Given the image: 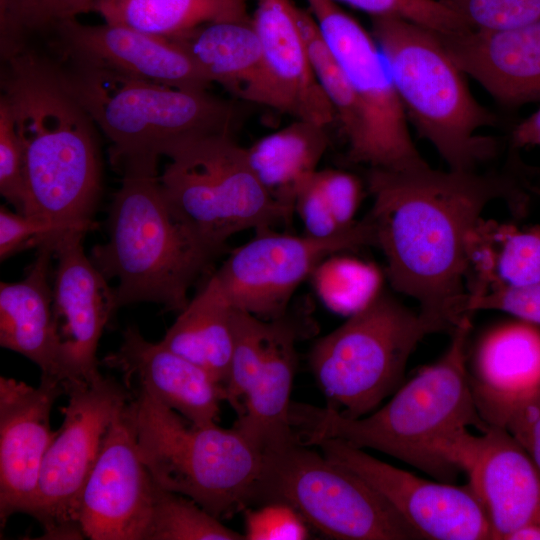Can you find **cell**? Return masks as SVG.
<instances>
[{
    "instance_id": "6da1fadb",
    "label": "cell",
    "mask_w": 540,
    "mask_h": 540,
    "mask_svg": "<svg viewBox=\"0 0 540 540\" xmlns=\"http://www.w3.org/2000/svg\"><path fill=\"white\" fill-rule=\"evenodd\" d=\"M376 247L391 287L418 302L421 314L451 333L469 301L468 238L486 206L502 200L522 215L528 197L514 179L430 165L406 170L368 167Z\"/></svg>"
},
{
    "instance_id": "7a4b0ae2",
    "label": "cell",
    "mask_w": 540,
    "mask_h": 540,
    "mask_svg": "<svg viewBox=\"0 0 540 540\" xmlns=\"http://www.w3.org/2000/svg\"><path fill=\"white\" fill-rule=\"evenodd\" d=\"M2 61L0 98L8 105L24 154L23 214L65 230H93L101 191L95 123L51 57L29 45Z\"/></svg>"
},
{
    "instance_id": "3957f363",
    "label": "cell",
    "mask_w": 540,
    "mask_h": 540,
    "mask_svg": "<svg viewBox=\"0 0 540 540\" xmlns=\"http://www.w3.org/2000/svg\"><path fill=\"white\" fill-rule=\"evenodd\" d=\"M471 328L469 316L450 333L442 357L423 367L369 416L349 418L331 407L291 404L290 421L297 440L313 446L322 439H339L388 454L452 483L459 471L448 462L447 448L468 427L482 432L488 427L470 386L467 350Z\"/></svg>"
},
{
    "instance_id": "277c9868",
    "label": "cell",
    "mask_w": 540,
    "mask_h": 540,
    "mask_svg": "<svg viewBox=\"0 0 540 540\" xmlns=\"http://www.w3.org/2000/svg\"><path fill=\"white\" fill-rule=\"evenodd\" d=\"M159 157L146 152L111 161L122 179L110 207L109 240L89 257L107 280H117V308L153 302L181 312L190 288L217 256L170 208Z\"/></svg>"
},
{
    "instance_id": "5b68a950",
    "label": "cell",
    "mask_w": 540,
    "mask_h": 540,
    "mask_svg": "<svg viewBox=\"0 0 540 540\" xmlns=\"http://www.w3.org/2000/svg\"><path fill=\"white\" fill-rule=\"evenodd\" d=\"M371 24L406 116L449 169L472 171L493 158L496 139L478 132L496 115L472 95L439 33L397 17Z\"/></svg>"
},
{
    "instance_id": "8992f818",
    "label": "cell",
    "mask_w": 540,
    "mask_h": 540,
    "mask_svg": "<svg viewBox=\"0 0 540 540\" xmlns=\"http://www.w3.org/2000/svg\"><path fill=\"white\" fill-rule=\"evenodd\" d=\"M58 58V57H57ZM64 83L111 142L110 160L162 150L206 134H233L241 111L207 90L159 84L103 67L52 58Z\"/></svg>"
},
{
    "instance_id": "52a82bcc",
    "label": "cell",
    "mask_w": 540,
    "mask_h": 540,
    "mask_svg": "<svg viewBox=\"0 0 540 540\" xmlns=\"http://www.w3.org/2000/svg\"><path fill=\"white\" fill-rule=\"evenodd\" d=\"M130 409L141 458L157 484L218 519L244 507L262 451L236 426H188L182 415L144 392H132Z\"/></svg>"
},
{
    "instance_id": "ba28073f",
    "label": "cell",
    "mask_w": 540,
    "mask_h": 540,
    "mask_svg": "<svg viewBox=\"0 0 540 540\" xmlns=\"http://www.w3.org/2000/svg\"><path fill=\"white\" fill-rule=\"evenodd\" d=\"M160 183L175 216L217 255L234 234L271 229L295 213L274 199L233 134L194 136L167 145Z\"/></svg>"
},
{
    "instance_id": "9c48e42d",
    "label": "cell",
    "mask_w": 540,
    "mask_h": 540,
    "mask_svg": "<svg viewBox=\"0 0 540 540\" xmlns=\"http://www.w3.org/2000/svg\"><path fill=\"white\" fill-rule=\"evenodd\" d=\"M441 332L381 289L362 309L318 339L309 353L313 375L331 408L358 418L375 409L403 379L408 359L427 335Z\"/></svg>"
},
{
    "instance_id": "30bf717a",
    "label": "cell",
    "mask_w": 540,
    "mask_h": 540,
    "mask_svg": "<svg viewBox=\"0 0 540 540\" xmlns=\"http://www.w3.org/2000/svg\"><path fill=\"white\" fill-rule=\"evenodd\" d=\"M310 447L295 436L263 450L247 503L287 504L334 539H422L360 476Z\"/></svg>"
},
{
    "instance_id": "8fae6325",
    "label": "cell",
    "mask_w": 540,
    "mask_h": 540,
    "mask_svg": "<svg viewBox=\"0 0 540 540\" xmlns=\"http://www.w3.org/2000/svg\"><path fill=\"white\" fill-rule=\"evenodd\" d=\"M307 3L361 111V135L348 150L347 159L390 170L429 165L413 143L405 110L372 33L332 0Z\"/></svg>"
},
{
    "instance_id": "7c38bea8",
    "label": "cell",
    "mask_w": 540,
    "mask_h": 540,
    "mask_svg": "<svg viewBox=\"0 0 540 540\" xmlns=\"http://www.w3.org/2000/svg\"><path fill=\"white\" fill-rule=\"evenodd\" d=\"M65 394L64 420L46 452L31 512L44 539L85 538L77 519L81 493L111 423L131 399L124 384L102 375L66 385Z\"/></svg>"
},
{
    "instance_id": "4fadbf2b",
    "label": "cell",
    "mask_w": 540,
    "mask_h": 540,
    "mask_svg": "<svg viewBox=\"0 0 540 540\" xmlns=\"http://www.w3.org/2000/svg\"><path fill=\"white\" fill-rule=\"evenodd\" d=\"M366 246H376L366 216L323 238L266 229L234 249L213 275L234 308L272 320L285 315L296 289L329 256Z\"/></svg>"
},
{
    "instance_id": "5bb4252c",
    "label": "cell",
    "mask_w": 540,
    "mask_h": 540,
    "mask_svg": "<svg viewBox=\"0 0 540 540\" xmlns=\"http://www.w3.org/2000/svg\"><path fill=\"white\" fill-rule=\"evenodd\" d=\"M313 446L366 481L422 539H492L486 510L468 483L456 486L420 478L339 439H322Z\"/></svg>"
},
{
    "instance_id": "9a60e30c",
    "label": "cell",
    "mask_w": 540,
    "mask_h": 540,
    "mask_svg": "<svg viewBox=\"0 0 540 540\" xmlns=\"http://www.w3.org/2000/svg\"><path fill=\"white\" fill-rule=\"evenodd\" d=\"M87 232L70 230L43 244L57 264L52 311L64 385L90 382L101 374L96 352L103 329L118 309L115 289L84 252Z\"/></svg>"
},
{
    "instance_id": "2e32d148",
    "label": "cell",
    "mask_w": 540,
    "mask_h": 540,
    "mask_svg": "<svg viewBox=\"0 0 540 540\" xmlns=\"http://www.w3.org/2000/svg\"><path fill=\"white\" fill-rule=\"evenodd\" d=\"M130 400L111 423L81 493L77 519L85 538L147 537L155 480L139 452Z\"/></svg>"
},
{
    "instance_id": "e0dca14e",
    "label": "cell",
    "mask_w": 540,
    "mask_h": 540,
    "mask_svg": "<svg viewBox=\"0 0 540 540\" xmlns=\"http://www.w3.org/2000/svg\"><path fill=\"white\" fill-rule=\"evenodd\" d=\"M447 458L468 476L488 515L492 539L507 540L525 525L540 524V473L507 429L488 426L479 436L466 430L452 442Z\"/></svg>"
},
{
    "instance_id": "ac0fdd59",
    "label": "cell",
    "mask_w": 540,
    "mask_h": 540,
    "mask_svg": "<svg viewBox=\"0 0 540 540\" xmlns=\"http://www.w3.org/2000/svg\"><path fill=\"white\" fill-rule=\"evenodd\" d=\"M51 48L58 58L83 62L159 84L208 90L212 82L178 43L126 26L56 24Z\"/></svg>"
},
{
    "instance_id": "d6986e66",
    "label": "cell",
    "mask_w": 540,
    "mask_h": 540,
    "mask_svg": "<svg viewBox=\"0 0 540 540\" xmlns=\"http://www.w3.org/2000/svg\"><path fill=\"white\" fill-rule=\"evenodd\" d=\"M65 394L61 382L41 377L37 387L0 377V522L31 515L46 452L56 431L50 414Z\"/></svg>"
},
{
    "instance_id": "ffe728a7",
    "label": "cell",
    "mask_w": 540,
    "mask_h": 540,
    "mask_svg": "<svg viewBox=\"0 0 540 540\" xmlns=\"http://www.w3.org/2000/svg\"><path fill=\"white\" fill-rule=\"evenodd\" d=\"M298 8L291 0H256L262 66L249 102L327 127L337 117L314 74Z\"/></svg>"
},
{
    "instance_id": "44dd1931",
    "label": "cell",
    "mask_w": 540,
    "mask_h": 540,
    "mask_svg": "<svg viewBox=\"0 0 540 540\" xmlns=\"http://www.w3.org/2000/svg\"><path fill=\"white\" fill-rule=\"evenodd\" d=\"M100 364L119 371L131 392H144L195 425L216 423L224 386L201 366L146 340L134 326L123 332L117 351Z\"/></svg>"
},
{
    "instance_id": "7402d4cb",
    "label": "cell",
    "mask_w": 540,
    "mask_h": 540,
    "mask_svg": "<svg viewBox=\"0 0 540 540\" xmlns=\"http://www.w3.org/2000/svg\"><path fill=\"white\" fill-rule=\"evenodd\" d=\"M469 380L483 421L503 427L540 390V326L514 318L487 329L474 347Z\"/></svg>"
},
{
    "instance_id": "603a6c76",
    "label": "cell",
    "mask_w": 540,
    "mask_h": 540,
    "mask_svg": "<svg viewBox=\"0 0 540 540\" xmlns=\"http://www.w3.org/2000/svg\"><path fill=\"white\" fill-rule=\"evenodd\" d=\"M439 35L461 71L500 104L540 101V20L506 30Z\"/></svg>"
},
{
    "instance_id": "cb8c5ba5",
    "label": "cell",
    "mask_w": 540,
    "mask_h": 540,
    "mask_svg": "<svg viewBox=\"0 0 540 540\" xmlns=\"http://www.w3.org/2000/svg\"><path fill=\"white\" fill-rule=\"evenodd\" d=\"M53 256L49 245H41L24 279L1 282L0 345L35 363L41 377L62 383L49 283Z\"/></svg>"
},
{
    "instance_id": "d4e9b609",
    "label": "cell",
    "mask_w": 540,
    "mask_h": 540,
    "mask_svg": "<svg viewBox=\"0 0 540 540\" xmlns=\"http://www.w3.org/2000/svg\"><path fill=\"white\" fill-rule=\"evenodd\" d=\"M269 322L262 368L244 398L235 425L261 451L295 438L290 421V394L297 332L285 315Z\"/></svg>"
},
{
    "instance_id": "484cf974",
    "label": "cell",
    "mask_w": 540,
    "mask_h": 540,
    "mask_svg": "<svg viewBox=\"0 0 540 540\" xmlns=\"http://www.w3.org/2000/svg\"><path fill=\"white\" fill-rule=\"evenodd\" d=\"M169 39L185 49L212 83L249 101L262 66L261 44L252 17L205 24Z\"/></svg>"
},
{
    "instance_id": "4316f807",
    "label": "cell",
    "mask_w": 540,
    "mask_h": 540,
    "mask_svg": "<svg viewBox=\"0 0 540 540\" xmlns=\"http://www.w3.org/2000/svg\"><path fill=\"white\" fill-rule=\"evenodd\" d=\"M233 306L212 275L160 341L224 386L233 349Z\"/></svg>"
},
{
    "instance_id": "83f0119b",
    "label": "cell",
    "mask_w": 540,
    "mask_h": 540,
    "mask_svg": "<svg viewBox=\"0 0 540 540\" xmlns=\"http://www.w3.org/2000/svg\"><path fill=\"white\" fill-rule=\"evenodd\" d=\"M329 144L326 126L295 119L246 148L249 163L269 194L295 212L301 187L318 170Z\"/></svg>"
},
{
    "instance_id": "f1b7e54d",
    "label": "cell",
    "mask_w": 540,
    "mask_h": 540,
    "mask_svg": "<svg viewBox=\"0 0 540 540\" xmlns=\"http://www.w3.org/2000/svg\"><path fill=\"white\" fill-rule=\"evenodd\" d=\"M91 11L106 23L164 38L209 23L251 19L247 0H96Z\"/></svg>"
},
{
    "instance_id": "f546056e",
    "label": "cell",
    "mask_w": 540,
    "mask_h": 540,
    "mask_svg": "<svg viewBox=\"0 0 540 540\" xmlns=\"http://www.w3.org/2000/svg\"><path fill=\"white\" fill-rule=\"evenodd\" d=\"M362 194V183L355 175L337 169L317 170L299 190L295 213L302 220L305 234L330 237L356 222Z\"/></svg>"
},
{
    "instance_id": "4dcf8cb0",
    "label": "cell",
    "mask_w": 540,
    "mask_h": 540,
    "mask_svg": "<svg viewBox=\"0 0 540 540\" xmlns=\"http://www.w3.org/2000/svg\"><path fill=\"white\" fill-rule=\"evenodd\" d=\"M301 29L317 81L335 111L342 131L353 148L361 135V111L348 79L324 40L309 10L298 8Z\"/></svg>"
},
{
    "instance_id": "1f68e13d",
    "label": "cell",
    "mask_w": 540,
    "mask_h": 540,
    "mask_svg": "<svg viewBox=\"0 0 540 540\" xmlns=\"http://www.w3.org/2000/svg\"><path fill=\"white\" fill-rule=\"evenodd\" d=\"M195 501L155 482L146 540H242Z\"/></svg>"
},
{
    "instance_id": "d6a6232c",
    "label": "cell",
    "mask_w": 540,
    "mask_h": 540,
    "mask_svg": "<svg viewBox=\"0 0 540 540\" xmlns=\"http://www.w3.org/2000/svg\"><path fill=\"white\" fill-rule=\"evenodd\" d=\"M269 320L233 307V349L228 376L224 384L225 401L240 415L242 399L256 381L264 361Z\"/></svg>"
},
{
    "instance_id": "836d02e7",
    "label": "cell",
    "mask_w": 540,
    "mask_h": 540,
    "mask_svg": "<svg viewBox=\"0 0 540 540\" xmlns=\"http://www.w3.org/2000/svg\"><path fill=\"white\" fill-rule=\"evenodd\" d=\"M492 234L497 284H540V224L520 229L492 221Z\"/></svg>"
},
{
    "instance_id": "e575fe53",
    "label": "cell",
    "mask_w": 540,
    "mask_h": 540,
    "mask_svg": "<svg viewBox=\"0 0 540 540\" xmlns=\"http://www.w3.org/2000/svg\"><path fill=\"white\" fill-rule=\"evenodd\" d=\"M96 0H34L18 16L0 27L1 56L29 45L31 36L50 32L61 21L91 11Z\"/></svg>"
},
{
    "instance_id": "d590c367",
    "label": "cell",
    "mask_w": 540,
    "mask_h": 540,
    "mask_svg": "<svg viewBox=\"0 0 540 540\" xmlns=\"http://www.w3.org/2000/svg\"><path fill=\"white\" fill-rule=\"evenodd\" d=\"M346 3L371 17H397L439 34L470 29L462 18L440 0H332Z\"/></svg>"
},
{
    "instance_id": "8d00e7d4",
    "label": "cell",
    "mask_w": 540,
    "mask_h": 540,
    "mask_svg": "<svg viewBox=\"0 0 540 540\" xmlns=\"http://www.w3.org/2000/svg\"><path fill=\"white\" fill-rule=\"evenodd\" d=\"M471 29L498 31L540 20V0H440Z\"/></svg>"
},
{
    "instance_id": "74e56055",
    "label": "cell",
    "mask_w": 540,
    "mask_h": 540,
    "mask_svg": "<svg viewBox=\"0 0 540 540\" xmlns=\"http://www.w3.org/2000/svg\"><path fill=\"white\" fill-rule=\"evenodd\" d=\"M330 266L328 276L333 279L334 287L328 291L334 293L327 303L340 313L352 315L367 305L381 290L377 270L361 261L353 259H336Z\"/></svg>"
},
{
    "instance_id": "f35d334b",
    "label": "cell",
    "mask_w": 540,
    "mask_h": 540,
    "mask_svg": "<svg viewBox=\"0 0 540 540\" xmlns=\"http://www.w3.org/2000/svg\"><path fill=\"white\" fill-rule=\"evenodd\" d=\"M0 193L16 212L25 210L24 154L13 118L0 98Z\"/></svg>"
},
{
    "instance_id": "ab89813d",
    "label": "cell",
    "mask_w": 540,
    "mask_h": 540,
    "mask_svg": "<svg viewBox=\"0 0 540 540\" xmlns=\"http://www.w3.org/2000/svg\"><path fill=\"white\" fill-rule=\"evenodd\" d=\"M246 540H304L309 536L306 521L291 506L272 502L245 510Z\"/></svg>"
},
{
    "instance_id": "60d3db41",
    "label": "cell",
    "mask_w": 540,
    "mask_h": 540,
    "mask_svg": "<svg viewBox=\"0 0 540 540\" xmlns=\"http://www.w3.org/2000/svg\"><path fill=\"white\" fill-rule=\"evenodd\" d=\"M67 230L34 216L0 208V259L30 247H39ZM70 231V230H68Z\"/></svg>"
},
{
    "instance_id": "b9f144b4",
    "label": "cell",
    "mask_w": 540,
    "mask_h": 540,
    "mask_svg": "<svg viewBox=\"0 0 540 540\" xmlns=\"http://www.w3.org/2000/svg\"><path fill=\"white\" fill-rule=\"evenodd\" d=\"M467 309L471 315L479 310H499L540 326V284L524 287L497 284L471 300Z\"/></svg>"
},
{
    "instance_id": "7bdbcfd3",
    "label": "cell",
    "mask_w": 540,
    "mask_h": 540,
    "mask_svg": "<svg viewBox=\"0 0 540 540\" xmlns=\"http://www.w3.org/2000/svg\"><path fill=\"white\" fill-rule=\"evenodd\" d=\"M503 428L523 447L540 473V390L508 414Z\"/></svg>"
},
{
    "instance_id": "ee69618b",
    "label": "cell",
    "mask_w": 540,
    "mask_h": 540,
    "mask_svg": "<svg viewBox=\"0 0 540 540\" xmlns=\"http://www.w3.org/2000/svg\"><path fill=\"white\" fill-rule=\"evenodd\" d=\"M511 145L514 148L540 146V108L515 126Z\"/></svg>"
},
{
    "instance_id": "f6af8a7d",
    "label": "cell",
    "mask_w": 540,
    "mask_h": 540,
    "mask_svg": "<svg viewBox=\"0 0 540 540\" xmlns=\"http://www.w3.org/2000/svg\"><path fill=\"white\" fill-rule=\"evenodd\" d=\"M34 0H0V27L18 16Z\"/></svg>"
},
{
    "instance_id": "bcb514c9",
    "label": "cell",
    "mask_w": 540,
    "mask_h": 540,
    "mask_svg": "<svg viewBox=\"0 0 540 540\" xmlns=\"http://www.w3.org/2000/svg\"><path fill=\"white\" fill-rule=\"evenodd\" d=\"M507 540H540V524H528L510 534Z\"/></svg>"
}]
</instances>
